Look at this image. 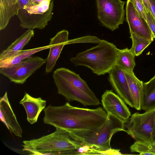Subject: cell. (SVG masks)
<instances>
[{
    "instance_id": "9a60e30c",
    "label": "cell",
    "mask_w": 155,
    "mask_h": 155,
    "mask_svg": "<svg viewBox=\"0 0 155 155\" xmlns=\"http://www.w3.org/2000/svg\"><path fill=\"white\" fill-rule=\"evenodd\" d=\"M46 103L41 97L35 98L26 92L19 102L25 108L28 121L31 124L37 122L40 113L45 107Z\"/></svg>"
},
{
    "instance_id": "7a4b0ae2",
    "label": "cell",
    "mask_w": 155,
    "mask_h": 155,
    "mask_svg": "<svg viewBox=\"0 0 155 155\" xmlns=\"http://www.w3.org/2000/svg\"><path fill=\"white\" fill-rule=\"evenodd\" d=\"M52 77L58 94L69 101H77L83 105L97 106L99 100L79 74L68 68H61L53 73Z\"/></svg>"
},
{
    "instance_id": "ac0fdd59",
    "label": "cell",
    "mask_w": 155,
    "mask_h": 155,
    "mask_svg": "<svg viewBox=\"0 0 155 155\" xmlns=\"http://www.w3.org/2000/svg\"><path fill=\"white\" fill-rule=\"evenodd\" d=\"M34 35L33 30L28 29L0 54V60L8 58L22 50Z\"/></svg>"
},
{
    "instance_id": "5b68a950",
    "label": "cell",
    "mask_w": 155,
    "mask_h": 155,
    "mask_svg": "<svg viewBox=\"0 0 155 155\" xmlns=\"http://www.w3.org/2000/svg\"><path fill=\"white\" fill-rule=\"evenodd\" d=\"M124 131V122L110 114L100 127L92 130H73L69 132L73 139L84 143L95 146L104 151H113L111 148L112 137L116 133Z\"/></svg>"
},
{
    "instance_id": "d6986e66",
    "label": "cell",
    "mask_w": 155,
    "mask_h": 155,
    "mask_svg": "<svg viewBox=\"0 0 155 155\" xmlns=\"http://www.w3.org/2000/svg\"><path fill=\"white\" fill-rule=\"evenodd\" d=\"M49 45L35 48L21 50L5 59L0 60V68H7L18 64L33 54L50 48Z\"/></svg>"
},
{
    "instance_id": "44dd1931",
    "label": "cell",
    "mask_w": 155,
    "mask_h": 155,
    "mask_svg": "<svg viewBox=\"0 0 155 155\" xmlns=\"http://www.w3.org/2000/svg\"><path fill=\"white\" fill-rule=\"evenodd\" d=\"M135 56L127 48L118 49L116 65L124 71H133Z\"/></svg>"
},
{
    "instance_id": "4fadbf2b",
    "label": "cell",
    "mask_w": 155,
    "mask_h": 155,
    "mask_svg": "<svg viewBox=\"0 0 155 155\" xmlns=\"http://www.w3.org/2000/svg\"><path fill=\"white\" fill-rule=\"evenodd\" d=\"M68 35V31L63 30L58 32L54 37L50 39L49 45L50 46L49 52L46 58V73H49L53 70L63 48L67 45L69 40Z\"/></svg>"
},
{
    "instance_id": "83f0119b",
    "label": "cell",
    "mask_w": 155,
    "mask_h": 155,
    "mask_svg": "<svg viewBox=\"0 0 155 155\" xmlns=\"http://www.w3.org/2000/svg\"><path fill=\"white\" fill-rule=\"evenodd\" d=\"M150 7V12L155 19V0H148Z\"/></svg>"
},
{
    "instance_id": "4316f807",
    "label": "cell",
    "mask_w": 155,
    "mask_h": 155,
    "mask_svg": "<svg viewBox=\"0 0 155 155\" xmlns=\"http://www.w3.org/2000/svg\"><path fill=\"white\" fill-rule=\"evenodd\" d=\"M146 21L151 30L153 38H155V19L149 12L146 11Z\"/></svg>"
},
{
    "instance_id": "e0dca14e",
    "label": "cell",
    "mask_w": 155,
    "mask_h": 155,
    "mask_svg": "<svg viewBox=\"0 0 155 155\" xmlns=\"http://www.w3.org/2000/svg\"><path fill=\"white\" fill-rule=\"evenodd\" d=\"M18 0H0V30L7 26L11 18L19 9Z\"/></svg>"
},
{
    "instance_id": "3957f363",
    "label": "cell",
    "mask_w": 155,
    "mask_h": 155,
    "mask_svg": "<svg viewBox=\"0 0 155 155\" xmlns=\"http://www.w3.org/2000/svg\"><path fill=\"white\" fill-rule=\"evenodd\" d=\"M118 49L113 43L103 40L96 46L77 54L70 61L75 66L86 67L97 75H104L116 65Z\"/></svg>"
},
{
    "instance_id": "f546056e",
    "label": "cell",
    "mask_w": 155,
    "mask_h": 155,
    "mask_svg": "<svg viewBox=\"0 0 155 155\" xmlns=\"http://www.w3.org/2000/svg\"><path fill=\"white\" fill-rule=\"evenodd\" d=\"M44 0H29L28 6L38 5ZM48 0L51 1L52 0Z\"/></svg>"
},
{
    "instance_id": "8992f818",
    "label": "cell",
    "mask_w": 155,
    "mask_h": 155,
    "mask_svg": "<svg viewBox=\"0 0 155 155\" xmlns=\"http://www.w3.org/2000/svg\"><path fill=\"white\" fill-rule=\"evenodd\" d=\"M155 116V109L134 113L124 122V132L135 141H152Z\"/></svg>"
},
{
    "instance_id": "6da1fadb",
    "label": "cell",
    "mask_w": 155,
    "mask_h": 155,
    "mask_svg": "<svg viewBox=\"0 0 155 155\" xmlns=\"http://www.w3.org/2000/svg\"><path fill=\"white\" fill-rule=\"evenodd\" d=\"M44 123L68 132L92 130L101 125L107 114L102 107L91 109L71 105L68 102L60 106L49 105L44 109Z\"/></svg>"
},
{
    "instance_id": "5bb4252c",
    "label": "cell",
    "mask_w": 155,
    "mask_h": 155,
    "mask_svg": "<svg viewBox=\"0 0 155 155\" xmlns=\"http://www.w3.org/2000/svg\"><path fill=\"white\" fill-rule=\"evenodd\" d=\"M0 111L1 121L11 133L21 137L22 130L10 104L7 92L0 98Z\"/></svg>"
},
{
    "instance_id": "603a6c76",
    "label": "cell",
    "mask_w": 155,
    "mask_h": 155,
    "mask_svg": "<svg viewBox=\"0 0 155 155\" xmlns=\"http://www.w3.org/2000/svg\"><path fill=\"white\" fill-rule=\"evenodd\" d=\"M132 152L142 153L150 152L155 154V142L151 141H136L130 147Z\"/></svg>"
},
{
    "instance_id": "484cf974",
    "label": "cell",
    "mask_w": 155,
    "mask_h": 155,
    "mask_svg": "<svg viewBox=\"0 0 155 155\" xmlns=\"http://www.w3.org/2000/svg\"><path fill=\"white\" fill-rule=\"evenodd\" d=\"M133 5L139 14L146 20V9L142 0H128Z\"/></svg>"
},
{
    "instance_id": "4dcf8cb0",
    "label": "cell",
    "mask_w": 155,
    "mask_h": 155,
    "mask_svg": "<svg viewBox=\"0 0 155 155\" xmlns=\"http://www.w3.org/2000/svg\"><path fill=\"white\" fill-rule=\"evenodd\" d=\"M145 6L146 11L150 12V7L148 0H142Z\"/></svg>"
},
{
    "instance_id": "7402d4cb",
    "label": "cell",
    "mask_w": 155,
    "mask_h": 155,
    "mask_svg": "<svg viewBox=\"0 0 155 155\" xmlns=\"http://www.w3.org/2000/svg\"><path fill=\"white\" fill-rule=\"evenodd\" d=\"M132 45L130 49L135 56L141 54L144 50L152 42L148 39L135 33L130 34Z\"/></svg>"
},
{
    "instance_id": "ffe728a7",
    "label": "cell",
    "mask_w": 155,
    "mask_h": 155,
    "mask_svg": "<svg viewBox=\"0 0 155 155\" xmlns=\"http://www.w3.org/2000/svg\"><path fill=\"white\" fill-rule=\"evenodd\" d=\"M155 109V74L149 81L143 82L142 109L147 111Z\"/></svg>"
},
{
    "instance_id": "d4e9b609",
    "label": "cell",
    "mask_w": 155,
    "mask_h": 155,
    "mask_svg": "<svg viewBox=\"0 0 155 155\" xmlns=\"http://www.w3.org/2000/svg\"><path fill=\"white\" fill-rule=\"evenodd\" d=\"M101 40L95 36L87 35L73 39L69 40L67 45L75 43H91L99 44L101 42Z\"/></svg>"
},
{
    "instance_id": "f1b7e54d",
    "label": "cell",
    "mask_w": 155,
    "mask_h": 155,
    "mask_svg": "<svg viewBox=\"0 0 155 155\" xmlns=\"http://www.w3.org/2000/svg\"><path fill=\"white\" fill-rule=\"evenodd\" d=\"M19 8H24L28 5L29 0H18Z\"/></svg>"
},
{
    "instance_id": "277c9868",
    "label": "cell",
    "mask_w": 155,
    "mask_h": 155,
    "mask_svg": "<svg viewBox=\"0 0 155 155\" xmlns=\"http://www.w3.org/2000/svg\"><path fill=\"white\" fill-rule=\"evenodd\" d=\"M72 140L69 132L56 128L50 134L24 141L22 149L31 155H72L75 149Z\"/></svg>"
},
{
    "instance_id": "cb8c5ba5",
    "label": "cell",
    "mask_w": 155,
    "mask_h": 155,
    "mask_svg": "<svg viewBox=\"0 0 155 155\" xmlns=\"http://www.w3.org/2000/svg\"><path fill=\"white\" fill-rule=\"evenodd\" d=\"M51 1L45 0L38 5L26 7L23 8L30 14H43L49 9Z\"/></svg>"
},
{
    "instance_id": "52a82bcc",
    "label": "cell",
    "mask_w": 155,
    "mask_h": 155,
    "mask_svg": "<svg viewBox=\"0 0 155 155\" xmlns=\"http://www.w3.org/2000/svg\"><path fill=\"white\" fill-rule=\"evenodd\" d=\"M97 17L101 25L113 31L125 19V2L121 0H96Z\"/></svg>"
},
{
    "instance_id": "9c48e42d",
    "label": "cell",
    "mask_w": 155,
    "mask_h": 155,
    "mask_svg": "<svg viewBox=\"0 0 155 155\" xmlns=\"http://www.w3.org/2000/svg\"><path fill=\"white\" fill-rule=\"evenodd\" d=\"M104 109L124 122L131 116V113L124 101L112 90H106L102 96Z\"/></svg>"
},
{
    "instance_id": "ba28073f",
    "label": "cell",
    "mask_w": 155,
    "mask_h": 155,
    "mask_svg": "<svg viewBox=\"0 0 155 155\" xmlns=\"http://www.w3.org/2000/svg\"><path fill=\"white\" fill-rule=\"evenodd\" d=\"M46 61V59L38 56H31L18 64L8 67L0 68V73L7 77L11 82L23 84Z\"/></svg>"
},
{
    "instance_id": "8fae6325",
    "label": "cell",
    "mask_w": 155,
    "mask_h": 155,
    "mask_svg": "<svg viewBox=\"0 0 155 155\" xmlns=\"http://www.w3.org/2000/svg\"><path fill=\"white\" fill-rule=\"evenodd\" d=\"M108 74V81L117 94L127 104L135 108L134 101L124 71L116 65Z\"/></svg>"
},
{
    "instance_id": "1f68e13d",
    "label": "cell",
    "mask_w": 155,
    "mask_h": 155,
    "mask_svg": "<svg viewBox=\"0 0 155 155\" xmlns=\"http://www.w3.org/2000/svg\"><path fill=\"white\" fill-rule=\"evenodd\" d=\"M152 141L155 142V116L153 129L152 133Z\"/></svg>"
},
{
    "instance_id": "30bf717a",
    "label": "cell",
    "mask_w": 155,
    "mask_h": 155,
    "mask_svg": "<svg viewBox=\"0 0 155 155\" xmlns=\"http://www.w3.org/2000/svg\"><path fill=\"white\" fill-rule=\"evenodd\" d=\"M126 2V21L130 33H135L152 42L154 38L146 20L139 14L130 1L127 0Z\"/></svg>"
},
{
    "instance_id": "2e32d148",
    "label": "cell",
    "mask_w": 155,
    "mask_h": 155,
    "mask_svg": "<svg viewBox=\"0 0 155 155\" xmlns=\"http://www.w3.org/2000/svg\"><path fill=\"white\" fill-rule=\"evenodd\" d=\"M124 71V70H123ZM135 104V109H142L143 82L135 75L133 71H124Z\"/></svg>"
},
{
    "instance_id": "7c38bea8",
    "label": "cell",
    "mask_w": 155,
    "mask_h": 155,
    "mask_svg": "<svg viewBox=\"0 0 155 155\" xmlns=\"http://www.w3.org/2000/svg\"><path fill=\"white\" fill-rule=\"evenodd\" d=\"M54 6V1L52 0L49 9L43 14H30L23 8H19L16 15L20 21V26L28 29H44L52 19Z\"/></svg>"
}]
</instances>
